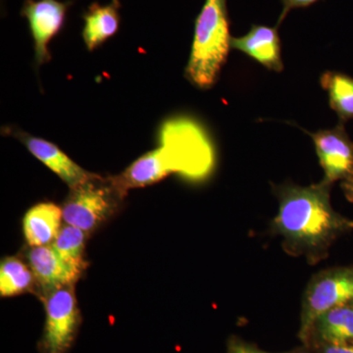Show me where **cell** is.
<instances>
[{
	"mask_svg": "<svg viewBox=\"0 0 353 353\" xmlns=\"http://www.w3.org/2000/svg\"><path fill=\"white\" fill-rule=\"evenodd\" d=\"M227 353H272L264 352V350H259V347H253L250 343H246L245 341L238 340V339H232L228 345ZM290 353V352H284Z\"/></svg>",
	"mask_w": 353,
	"mask_h": 353,
	"instance_id": "ffe728a7",
	"label": "cell"
},
{
	"mask_svg": "<svg viewBox=\"0 0 353 353\" xmlns=\"http://www.w3.org/2000/svg\"><path fill=\"white\" fill-rule=\"evenodd\" d=\"M312 338L320 345L353 343L352 304L336 306L320 316L311 332Z\"/></svg>",
	"mask_w": 353,
	"mask_h": 353,
	"instance_id": "5bb4252c",
	"label": "cell"
},
{
	"mask_svg": "<svg viewBox=\"0 0 353 353\" xmlns=\"http://www.w3.org/2000/svg\"><path fill=\"white\" fill-rule=\"evenodd\" d=\"M341 189L345 192L348 201L353 202V179L352 180L341 183Z\"/></svg>",
	"mask_w": 353,
	"mask_h": 353,
	"instance_id": "7402d4cb",
	"label": "cell"
},
{
	"mask_svg": "<svg viewBox=\"0 0 353 353\" xmlns=\"http://www.w3.org/2000/svg\"><path fill=\"white\" fill-rule=\"evenodd\" d=\"M16 136L34 157L57 174L71 190L97 176L83 170L82 167L75 163L58 146L46 139L29 136L23 132H16Z\"/></svg>",
	"mask_w": 353,
	"mask_h": 353,
	"instance_id": "30bf717a",
	"label": "cell"
},
{
	"mask_svg": "<svg viewBox=\"0 0 353 353\" xmlns=\"http://www.w3.org/2000/svg\"><path fill=\"white\" fill-rule=\"evenodd\" d=\"M157 150L168 173L179 174L187 180H204L214 168L212 143L203 128L190 118L165 121Z\"/></svg>",
	"mask_w": 353,
	"mask_h": 353,
	"instance_id": "3957f363",
	"label": "cell"
},
{
	"mask_svg": "<svg viewBox=\"0 0 353 353\" xmlns=\"http://www.w3.org/2000/svg\"><path fill=\"white\" fill-rule=\"evenodd\" d=\"M28 259L34 280L48 294L62 288L73 287L82 275V271L67 263L51 245L32 248Z\"/></svg>",
	"mask_w": 353,
	"mask_h": 353,
	"instance_id": "9c48e42d",
	"label": "cell"
},
{
	"mask_svg": "<svg viewBox=\"0 0 353 353\" xmlns=\"http://www.w3.org/2000/svg\"><path fill=\"white\" fill-rule=\"evenodd\" d=\"M122 197L110 179L97 175L71 190L62 208L63 220L88 233L112 214Z\"/></svg>",
	"mask_w": 353,
	"mask_h": 353,
	"instance_id": "5b68a950",
	"label": "cell"
},
{
	"mask_svg": "<svg viewBox=\"0 0 353 353\" xmlns=\"http://www.w3.org/2000/svg\"><path fill=\"white\" fill-rule=\"evenodd\" d=\"M85 243V232L67 224L61 228L51 245L67 263L83 272L85 267L83 259Z\"/></svg>",
	"mask_w": 353,
	"mask_h": 353,
	"instance_id": "ac0fdd59",
	"label": "cell"
},
{
	"mask_svg": "<svg viewBox=\"0 0 353 353\" xmlns=\"http://www.w3.org/2000/svg\"><path fill=\"white\" fill-rule=\"evenodd\" d=\"M301 353H307V352H301Z\"/></svg>",
	"mask_w": 353,
	"mask_h": 353,
	"instance_id": "d4e9b609",
	"label": "cell"
},
{
	"mask_svg": "<svg viewBox=\"0 0 353 353\" xmlns=\"http://www.w3.org/2000/svg\"><path fill=\"white\" fill-rule=\"evenodd\" d=\"M113 2H115V3L120 4L119 0H113Z\"/></svg>",
	"mask_w": 353,
	"mask_h": 353,
	"instance_id": "603a6c76",
	"label": "cell"
},
{
	"mask_svg": "<svg viewBox=\"0 0 353 353\" xmlns=\"http://www.w3.org/2000/svg\"><path fill=\"white\" fill-rule=\"evenodd\" d=\"M227 0H205L194 27L185 77L199 88H210L219 78L231 46Z\"/></svg>",
	"mask_w": 353,
	"mask_h": 353,
	"instance_id": "7a4b0ae2",
	"label": "cell"
},
{
	"mask_svg": "<svg viewBox=\"0 0 353 353\" xmlns=\"http://www.w3.org/2000/svg\"><path fill=\"white\" fill-rule=\"evenodd\" d=\"M120 4L112 3L101 6L94 2L88 7L83 15L85 26L83 29V39L90 51L99 48L109 39L112 38L120 27Z\"/></svg>",
	"mask_w": 353,
	"mask_h": 353,
	"instance_id": "4fadbf2b",
	"label": "cell"
},
{
	"mask_svg": "<svg viewBox=\"0 0 353 353\" xmlns=\"http://www.w3.org/2000/svg\"><path fill=\"white\" fill-rule=\"evenodd\" d=\"M350 304H352V305H353V301H352V303H350Z\"/></svg>",
	"mask_w": 353,
	"mask_h": 353,
	"instance_id": "cb8c5ba5",
	"label": "cell"
},
{
	"mask_svg": "<svg viewBox=\"0 0 353 353\" xmlns=\"http://www.w3.org/2000/svg\"><path fill=\"white\" fill-rule=\"evenodd\" d=\"M170 175L166 170L157 150H152L137 159L120 174L111 178V182L123 196L128 190L145 188L163 180Z\"/></svg>",
	"mask_w": 353,
	"mask_h": 353,
	"instance_id": "9a60e30c",
	"label": "cell"
},
{
	"mask_svg": "<svg viewBox=\"0 0 353 353\" xmlns=\"http://www.w3.org/2000/svg\"><path fill=\"white\" fill-rule=\"evenodd\" d=\"M345 123L330 130L310 134L316 153L324 170L323 181L333 185L336 181L353 179V143L345 131Z\"/></svg>",
	"mask_w": 353,
	"mask_h": 353,
	"instance_id": "ba28073f",
	"label": "cell"
},
{
	"mask_svg": "<svg viewBox=\"0 0 353 353\" xmlns=\"http://www.w3.org/2000/svg\"><path fill=\"white\" fill-rule=\"evenodd\" d=\"M281 1L283 4V10L280 18H279L277 27L285 20L290 11L294 10V9L306 8V7L314 4L318 0H281Z\"/></svg>",
	"mask_w": 353,
	"mask_h": 353,
	"instance_id": "d6986e66",
	"label": "cell"
},
{
	"mask_svg": "<svg viewBox=\"0 0 353 353\" xmlns=\"http://www.w3.org/2000/svg\"><path fill=\"white\" fill-rule=\"evenodd\" d=\"M231 46L271 71L282 72L284 69L278 27L252 25L245 36L232 38Z\"/></svg>",
	"mask_w": 353,
	"mask_h": 353,
	"instance_id": "8fae6325",
	"label": "cell"
},
{
	"mask_svg": "<svg viewBox=\"0 0 353 353\" xmlns=\"http://www.w3.org/2000/svg\"><path fill=\"white\" fill-rule=\"evenodd\" d=\"M62 208L51 202L34 205L26 213L23 227L26 241L32 248L52 245L61 230Z\"/></svg>",
	"mask_w": 353,
	"mask_h": 353,
	"instance_id": "7c38bea8",
	"label": "cell"
},
{
	"mask_svg": "<svg viewBox=\"0 0 353 353\" xmlns=\"http://www.w3.org/2000/svg\"><path fill=\"white\" fill-rule=\"evenodd\" d=\"M72 2L58 0H25L21 15L29 23L34 46L36 63L50 61L48 44L63 28L67 11Z\"/></svg>",
	"mask_w": 353,
	"mask_h": 353,
	"instance_id": "52a82bcc",
	"label": "cell"
},
{
	"mask_svg": "<svg viewBox=\"0 0 353 353\" xmlns=\"http://www.w3.org/2000/svg\"><path fill=\"white\" fill-rule=\"evenodd\" d=\"M46 314L39 353H68L81 322L73 287L50 292L46 301Z\"/></svg>",
	"mask_w": 353,
	"mask_h": 353,
	"instance_id": "8992f818",
	"label": "cell"
},
{
	"mask_svg": "<svg viewBox=\"0 0 353 353\" xmlns=\"http://www.w3.org/2000/svg\"><path fill=\"white\" fill-rule=\"evenodd\" d=\"M353 301V267L334 268L317 274L310 281L303 301L299 339L307 343L314 323L330 309Z\"/></svg>",
	"mask_w": 353,
	"mask_h": 353,
	"instance_id": "277c9868",
	"label": "cell"
},
{
	"mask_svg": "<svg viewBox=\"0 0 353 353\" xmlns=\"http://www.w3.org/2000/svg\"><path fill=\"white\" fill-rule=\"evenodd\" d=\"M34 279L31 267L16 257H8L0 266V294L8 297L29 292Z\"/></svg>",
	"mask_w": 353,
	"mask_h": 353,
	"instance_id": "e0dca14e",
	"label": "cell"
},
{
	"mask_svg": "<svg viewBox=\"0 0 353 353\" xmlns=\"http://www.w3.org/2000/svg\"><path fill=\"white\" fill-rule=\"evenodd\" d=\"M331 187L322 181L308 187L287 183L275 188L279 211L272 230L282 236L285 252L310 264L327 257L334 241L353 229V220L332 208Z\"/></svg>",
	"mask_w": 353,
	"mask_h": 353,
	"instance_id": "6da1fadb",
	"label": "cell"
},
{
	"mask_svg": "<svg viewBox=\"0 0 353 353\" xmlns=\"http://www.w3.org/2000/svg\"><path fill=\"white\" fill-rule=\"evenodd\" d=\"M321 353H353V343L322 345Z\"/></svg>",
	"mask_w": 353,
	"mask_h": 353,
	"instance_id": "44dd1931",
	"label": "cell"
},
{
	"mask_svg": "<svg viewBox=\"0 0 353 353\" xmlns=\"http://www.w3.org/2000/svg\"><path fill=\"white\" fill-rule=\"evenodd\" d=\"M320 83L329 95L330 106L338 114L340 122L353 119V78L327 71L321 76Z\"/></svg>",
	"mask_w": 353,
	"mask_h": 353,
	"instance_id": "2e32d148",
	"label": "cell"
}]
</instances>
